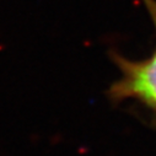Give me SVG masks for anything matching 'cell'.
I'll return each mask as SVG.
<instances>
[{"label": "cell", "instance_id": "cell-1", "mask_svg": "<svg viewBox=\"0 0 156 156\" xmlns=\"http://www.w3.org/2000/svg\"><path fill=\"white\" fill-rule=\"evenodd\" d=\"M113 60L121 71L108 90L112 100H135L156 112V51L141 60H130L113 54Z\"/></svg>", "mask_w": 156, "mask_h": 156}, {"label": "cell", "instance_id": "cell-2", "mask_svg": "<svg viewBox=\"0 0 156 156\" xmlns=\"http://www.w3.org/2000/svg\"><path fill=\"white\" fill-rule=\"evenodd\" d=\"M145 9L149 12V16L154 23L155 31H156V0H141Z\"/></svg>", "mask_w": 156, "mask_h": 156}]
</instances>
